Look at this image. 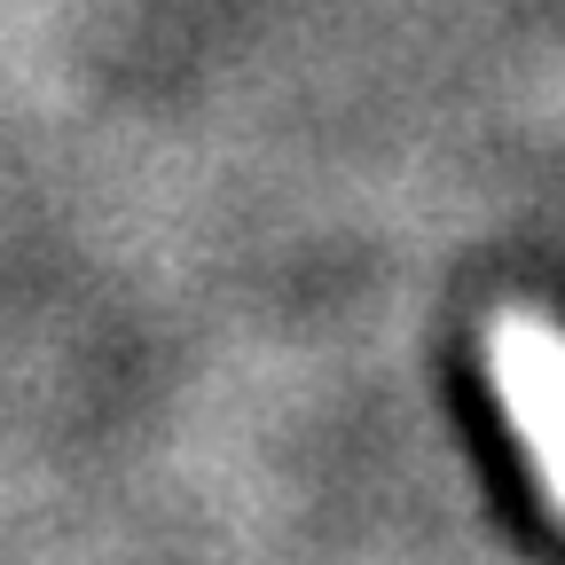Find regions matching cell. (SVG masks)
Instances as JSON below:
<instances>
[{
  "mask_svg": "<svg viewBox=\"0 0 565 565\" xmlns=\"http://www.w3.org/2000/svg\"><path fill=\"white\" fill-rule=\"evenodd\" d=\"M487 370H494V393H503L519 440L542 471L550 511L565 519V338L542 315H494Z\"/></svg>",
  "mask_w": 565,
  "mask_h": 565,
  "instance_id": "6da1fadb",
  "label": "cell"
}]
</instances>
